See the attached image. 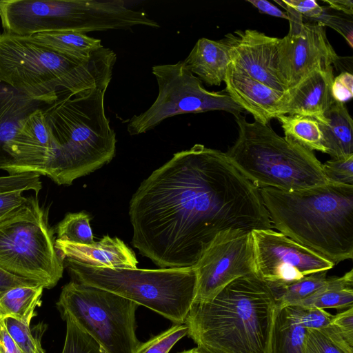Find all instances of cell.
Masks as SVG:
<instances>
[{
  "mask_svg": "<svg viewBox=\"0 0 353 353\" xmlns=\"http://www.w3.org/2000/svg\"><path fill=\"white\" fill-rule=\"evenodd\" d=\"M116 60L114 52L103 46L81 60L57 52L32 36L0 34V81L46 104L61 91L108 87Z\"/></svg>",
  "mask_w": 353,
  "mask_h": 353,
  "instance_id": "obj_4",
  "label": "cell"
},
{
  "mask_svg": "<svg viewBox=\"0 0 353 353\" xmlns=\"http://www.w3.org/2000/svg\"><path fill=\"white\" fill-rule=\"evenodd\" d=\"M327 271L307 275L289 284H268L274 296L277 309L298 305L328 281Z\"/></svg>",
  "mask_w": 353,
  "mask_h": 353,
  "instance_id": "obj_28",
  "label": "cell"
},
{
  "mask_svg": "<svg viewBox=\"0 0 353 353\" xmlns=\"http://www.w3.org/2000/svg\"><path fill=\"white\" fill-rule=\"evenodd\" d=\"M328 327L353 346V307L334 315Z\"/></svg>",
  "mask_w": 353,
  "mask_h": 353,
  "instance_id": "obj_38",
  "label": "cell"
},
{
  "mask_svg": "<svg viewBox=\"0 0 353 353\" xmlns=\"http://www.w3.org/2000/svg\"><path fill=\"white\" fill-rule=\"evenodd\" d=\"M90 219L85 212L68 213L57 225V239L79 244L94 243Z\"/></svg>",
  "mask_w": 353,
  "mask_h": 353,
  "instance_id": "obj_29",
  "label": "cell"
},
{
  "mask_svg": "<svg viewBox=\"0 0 353 353\" xmlns=\"http://www.w3.org/2000/svg\"><path fill=\"white\" fill-rule=\"evenodd\" d=\"M304 353H353V351L335 342L321 330L307 329Z\"/></svg>",
  "mask_w": 353,
  "mask_h": 353,
  "instance_id": "obj_33",
  "label": "cell"
},
{
  "mask_svg": "<svg viewBox=\"0 0 353 353\" xmlns=\"http://www.w3.org/2000/svg\"><path fill=\"white\" fill-rule=\"evenodd\" d=\"M238 137L225 152L259 190L297 191L327 183L314 152L276 134L269 124L234 116Z\"/></svg>",
  "mask_w": 353,
  "mask_h": 353,
  "instance_id": "obj_6",
  "label": "cell"
},
{
  "mask_svg": "<svg viewBox=\"0 0 353 353\" xmlns=\"http://www.w3.org/2000/svg\"><path fill=\"white\" fill-rule=\"evenodd\" d=\"M348 17L346 18L342 17V15L332 14L329 12L328 8L324 6L323 14L314 22L312 23H316L324 27L329 26L333 28L341 34L345 38L349 46L352 48V19H348Z\"/></svg>",
  "mask_w": 353,
  "mask_h": 353,
  "instance_id": "obj_37",
  "label": "cell"
},
{
  "mask_svg": "<svg viewBox=\"0 0 353 353\" xmlns=\"http://www.w3.org/2000/svg\"><path fill=\"white\" fill-rule=\"evenodd\" d=\"M307 330L299 323L293 306L276 308L269 353H304Z\"/></svg>",
  "mask_w": 353,
  "mask_h": 353,
  "instance_id": "obj_23",
  "label": "cell"
},
{
  "mask_svg": "<svg viewBox=\"0 0 353 353\" xmlns=\"http://www.w3.org/2000/svg\"><path fill=\"white\" fill-rule=\"evenodd\" d=\"M219 41L236 67L272 89L288 90L279 70V38L247 29L228 33Z\"/></svg>",
  "mask_w": 353,
  "mask_h": 353,
  "instance_id": "obj_15",
  "label": "cell"
},
{
  "mask_svg": "<svg viewBox=\"0 0 353 353\" xmlns=\"http://www.w3.org/2000/svg\"><path fill=\"white\" fill-rule=\"evenodd\" d=\"M54 246L61 259L70 258L94 267L136 268L137 265L133 251L120 239L108 235L91 244L56 239Z\"/></svg>",
  "mask_w": 353,
  "mask_h": 353,
  "instance_id": "obj_19",
  "label": "cell"
},
{
  "mask_svg": "<svg viewBox=\"0 0 353 353\" xmlns=\"http://www.w3.org/2000/svg\"><path fill=\"white\" fill-rule=\"evenodd\" d=\"M42 188L40 175L34 173L0 176V193L32 190L37 195Z\"/></svg>",
  "mask_w": 353,
  "mask_h": 353,
  "instance_id": "obj_35",
  "label": "cell"
},
{
  "mask_svg": "<svg viewBox=\"0 0 353 353\" xmlns=\"http://www.w3.org/2000/svg\"><path fill=\"white\" fill-rule=\"evenodd\" d=\"M107 86L77 93L61 91L43 109L55 143V156L46 176L70 185L110 163L115 155L116 135L104 108Z\"/></svg>",
  "mask_w": 353,
  "mask_h": 353,
  "instance_id": "obj_5",
  "label": "cell"
},
{
  "mask_svg": "<svg viewBox=\"0 0 353 353\" xmlns=\"http://www.w3.org/2000/svg\"><path fill=\"white\" fill-rule=\"evenodd\" d=\"M296 305L338 310L353 307V270L330 277L325 285Z\"/></svg>",
  "mask_w": 353,
  "mask_h": 353,
  "instance_id": "obj_25",
  "label": "cell"
},
{
  "mask_svg": "<svg viewBox=\"0 0 353 353\" xmlns=\"http://www.w3.org/2000/svg\"><path fill=\"white\" fill-rule=\"evenodd\" d=\"M192 267L196 275L194 301L212 299L234 280L254 273L252 231L219 233Z\"/></svg>",
  "mask_w": 353,
  "mask_h": 353,
  "instance_id": "obj_12",
  "label": "cell"
},
{
  "mask_svg": "<svg viewBox=\"0 0 353 353\" xmlns=\"http://www.w3.org/2000/svg\"><path fill=\"white\" fill-rule=\"evenodd\" d=\"M37 41L63 55L85 60L103 47L101 41L85 33L61 30L32 35Z\"/></svg>",
  "mask_w": 353,
  "mask_h": 353,
  "instance_id": "obj_24",
  "label": "cell"
},
{
  "mask_svg": "<svg viewBox=\"0 0 353 353\" xmlns=\"http://www.w3.org/2000/svg\"><path fill=\"white\" fill-rule=\"evenodd\" d=\"M3 32L32 36L50 31H101L105 21L103 3L96 0H1Z\"/></svg>",
  "mask_w": 353,
  "mask_h": 353,
  "instance_id": "obj_11",
  "label": "cell"
},
{
  "mask_svg": "<svg viewBox=\"0 0 353 353\" xmlns=\"http://www.w3.org/2000/svg\"><path fill=\"white\" fill-rule=\"evenodd\" d=\"M293 307L299 323L306 329L323 330L330 325L334 316L325 310L316 307Z\"/></svg>",
  "mask_w": 353,
  "mask_h": 353,
  "instance_id": "obj_36",
  "label": "cell"
},
{
  "mask_svg": "<svg viewBox=\"0 0 353 353\" xmlns=\"http://www.w3.org/2000/svg\"><path fill=\"white\" fill-rule=\"evenodd\" d=\"M183 61L201 82L219 85L224 81L231 61L226 47L219 40L201 38Z\"/></svg>",
  "mask_w": 353,
  "mask_h": 353,
  "instance_id": "obj_21",
  "label": "cell"
},
{
  "mask_svg": "<svg viewBox=\"0 0 353 353\" xmlns=\"http://www.w3.org/2000/svg\"><path fill=\"white\" fill-rule=\"evenodd\" d=\"M136 303L110 291L73 281L61 290L57 307L92 337L107 353H134Z\"/></svg>",
  "mask_w": 353,
  "mask_h": 353,
  "instance_id": "obj_9",
  "label": "cell"
},
{
  "mask_svg": "<svg viewBox=\"0 0 353 353\" xmlns=\"http://www.w3.org/2000/svg\"><path fill=\"white\" fill-rule=\"evenodd\" d=\"M62 260L72 281L117 294L174 324L185 323L194 301L196 275L193 267L108 268L91 266L70 258Z\"/></svg>",
  "mask_w": 353,
  "mask_h": 353,
  "instance_id": "obj_7",
  "label": "cell"
},
{
  "mask_svg": "<svg viewBox=\"0 0 353 353\" xmlns=\"http://www.w3.org/2000/svg\"><path fill=\"white\" fill-rule=\"evenodd\" d=\"M289 17L288 34L279 39V70L287 89L296 85L303 79L318 69L333 65L337 67L338 56L327 39L324 26L304 22L303 18L281 1Z\"/></svg>",
  "mask_w": 353,
  "mask_h": 353,
  "instance_id": "obj_14",
  "label": "cell"
},
{
  "mask_svg": "<svg viewBox=\"0 0 353 353\" xmlns=\"http://www.w3.org/2000/svg\"><path fill=\"white\" fill-rule=\"evenodd\" d=\"M23 191L0 193V221L19 208L27 199Z\"/></svg>",
  "mask_w": 353,
  "mask_h": 353,
  "instance_id": "obj_41",
  "label": "cell"
},
{
  "mask_svg": "<svg viewBox=\"0 0 353 353\" xmlns=\"http://www.w3.org/2000/svg\"><path fill=\"white\" fill-rule=\"evenodd\" d=\"M276 310L269 285L253 273L209 301H194L184 323L197 345L223 353H269Z\"/></svg>",
  "mask_w": 353,
  "mask_h": 353,
  "instance_id": "obj_2",
  "label": "cell"
},
{
  "mask_svg": "<svg viewBox=\"0 0 353 353\" xmlns=\"http://www.w3.org/2000/svg\"><path fill=\"white\" fill-rule=\"evenodd\" d=\"M188 333V327L185 323L174 324L146 342L141 343L134 353H168Z\"/></svg>",
  "mask_w": 353,
  "mask_h": 353,
  "instance_id": "obj_31",
  "label": "cell"
},
{
  "mask_svg": "<svg viewBox=\"0 0 353 353\" xmlns=\"http://www.w3.org/2000/svg\"><path fill=\"white\" fill-rule=\"evenodd\" d=\"M41 285L35 281L14 275L0 267V295L14 287Z\"/></svg>",
  "mask_w": 353,
  "mask_h": 353,
  "instance_id": "obj_42",
  "label": "cell"
},
{
  "mask_svg": "<svg viewBox=\"0 0 353 353\" xmlns=\"http://www.w3.org/2000/svg\"><path fill=\"white\" fill-rule=\"evenodd\" d=\"M272 228L334 264L353 258V185L259 189Z\"/></svg>",
  "mask_w": 353,
  "mask_h": 353,
  "instance_id": "obj_3",
  "label": "cell"
},
{
  "mask_svg": "<svg viewBox=\"0 0 353 353\" xmlns=\"http://www.w3.org/2000/svg\"><path fill=\"white\" fill-rule=\"evenodd\" d=\"M132 243L161 268L194 266L220 232L272 228L259 190L225 152L195 144L145 179L129 205Z\"/></svg>",
  "mask_w": 353,
  "mask_h": 353,
  "instance_id": "obj_1",
  "label": "cell"
},
{
  "mask_svg": "<svg viewBox=\"0 0 353 353\" xmlns=\"http://www.w3.org/2000/svg\"><path fill=\"white\" fill-rule=\"evenodd\" d=\"M290 8L301 15L304 22H314L323 12L324 6H321L315 0H282Z\"/></svg>",
  "mask_w": 353,
  "mask_h": 353,
  "instance_id": "obj_39",
  "label": "cell"
},
{
  "mask_svg": "<svg viewBox=\"0 0 353 353\" xmlns=\"http://www.w3.org/2000/svg\"><path fill=\"white\" fill-rule=\"evenodd\" d=\"M318 122L326 154L332 159L353 155V121L345 103L334 101Z\"/></svg>",
  "mask_w": 353,
  "mask_h": 353,
  "instance_id": "obj_22",
  "label": "cell"
},
{
  "mask_svg": "<svg viewBox=\"0 0 353 353\" xmlns=\"http://www.w3.org/2000/svg\"><path fill=\"white\" fill-rule=\"evenodd\" d=\"M321 168L329 182L353 185V155L328 160Z\"/></svg>",
  "mask_w": 353,
  "mask_h": 353,
  "instance_id": "obj_34",
  "label": "cell"
},
{
  "mask_svg": "<svg viewBox=\"0 0 353 353\" xmlns=\"http://www.w3.org/2000/svg\"><path fill=\"white\" fill-rule=\"evenodd\" d=\"M152 73L158 84V96L148 109L129 120L130 135L145 133L165 119L182 114L221 110L236 116L245 112L226 92L204 88L183 61L153 65Z\"/></svg>",
  "mask_w": 353,
  "mask_h": 353,
  "instance_id": "obj_10",
  "label": "cell"
},
{
  "mask_svg": "<svg viewBox=\"0 0 353 353\" xmlns=\"http://www.w3.org/2000/svg\"><path fill=\"white\" fill-rule=\"evenodd\" d=\"M334 100L345 103L353 97V75L350 72H341L334 78L332 85Z\"/></svg>",
  "mask_w": 353,
  "mask_h": 353,
  "instance_id": "obj_40",
  "label": "cell"
},
{
  "mask_svg": "<svg viewBox=\"0 0 353 353\" xmlns=\"http://www.w3.org/2000/svg\"><path fill=\"white\" fill-rule=\"evenodd\" d=\"M254 273L268 284H289L334 263L319 253L272 229L252 231Z\"/></svg>",
  "mask_w": 353,
  "mask_h": 353,
  "instance_id": "obj_13",
  "label": "cell"
},
{
  "mask_svg": "<svg viewBox=\"0 0 353 353\" xmlns=\"http://www.w3.org/2000/svg\"><path fill=\"white\" fill-rule=\"evenodd\" d=\"M43 289L41 285H21L4 292L0 295V319L11 316L30 325Z\"/></svg>",
  "mask_w": 353,
  "mask_h": 353,
  "instance_id": "obj_26",
  "label": "cell"
},
{
  "mask_svg": "<svg viewBox=\"0 0 353 353\" xmlns=\"http://www.w3.org/2000/svg\"><path fill=\"white\" fill-rule=\"evenodd\" d=\"M0 351L1 353H23L7 332L1 319L0 320Z\"/></svg>",
  "mask_w": 353,
  "mask_h": 353,
  "instance_id": "obj_44",
  "label": "cell"
},
{
  "mask_svg": "<svg viewBox=\"0 0 353 353\" xmlns=\"http://www.w3.org/2000/svg\"><path fill=\"white\" fill-rule=\"evenodd\" d=\"M333 66L318 69L288 89L285 114L307 116L321 122L335 101L332 92Z\"/></svg>",
  "mask_w": 353,
  "mask_h": 353,
  "instance_id": "obj_18",
  "label": "cell"
},
{
  "mask_svg": "<svg viewBox=\"0 0 353 353\" xmlns=\"http://www.w3.org/2000/svg\"><path fill=\"white\" fill-rule=\"evenodd\" d=\"M42 103L0 81V170L11 175L9 144L27 119L41 108Z\"/></svg>",
  "mask_w": 353,
  "mask_h": 353,
  "instance_id": "obj_20",
  "label": "cell"
},
{
  "mask_svg": "<svg viewBox=\"0 0 353 353\" xmlns=\"http://www.w3.org/2000/svg\"><path fill=\"white\" fill-rule=\"evenodd\" d=\"M178 353H201L198 347H194L190 350H183Z\"/></svg>",
  "mask_w": 353,
  "mask_h": 353,
  "instance_id": "obj_47",
  "label": "cell"
},
{
  "mask_svg": "<svg viewBox=\"0 0 353 353\" xmlns=\"http://www.w3.org/2000/svg\"><path fill=\"white\" fill-rule=\"evenodd\" d=\"M66 323V334L61 353H107L88 334L81 330L71 318L62 316Z\"/></svg>",
  "mask_w": 353,
  "mask_h": 353,
  "instance_id": "obj_30",
  "label": "cell"
},
{
  "mask_svg": "<svg viewBox=\"0 0 353 353\" xmlns=\"http://www.w3.org/2000/svg\"><path fill=\"white\" fill-rule=\"evenodd\" d=\"M247 1L261 13L289 20V17L286 12L282 11L266 0H248Z\"/></svg>",
  "mask_w": 353,
  "mask_h": 353,
  "instance_id": "obj_43",
  "label": "cell"
},
{
  "mask_svg": "<svg viewBox=\"0 0 353 353\" xmlns=\"http://www.w3.org/2000/svg\"><path fill=\"white\" fill-rule=\"evenodd\" d=\"M197 347L201 353H223L220 351L202 345H197Z\"/></svg>",
  "mask_w": 353,
  "mask_h": 353,
  "instance_id": "obj_46",
  "label": "cell"
},
{
  "mask_svg": "<svg viewBox=\"0 0 353 353\" xmlns=\"http://www.w3.org/2000/svg\"><path fill=\"white\" fill-rule=\"evenodd\" d=\"M6 329L23 353H46L40 340L32 334L30 325L11 316L1 319Z\"/></svg>",
  "mask_w": 353,
  "mask_h": 353,
  "instance_id": "obj_32",
  "label": "cell"
},
{
  "mask_svg": "<svg viewBox=\"0 0 353 353\" xmlns=\"http://www.w3.org/2000/svg\"><path fill=\"white\" fill-rule=\"evenodd\" d=\"M323 2L327 3L329 8L341 12L345 15L352 16L353 1L352 0H324Z\"/></svg>",
  "mask_w": 353,
  "mask_h": 353,
  "instance_id": "obj_45",
  "label": "cell"
},
{
  "mask_svg": "<svg viewBox=\"0 0 353 353\" xmlns=\"http://www.w3.org/2000/svg\"><path fill=\"white\" fill-rule=\"evenodd\" d=\"M285 137L311 151L326 153L318 121L310 117L299 114L279 116Z\"/></svg>",
  "mask_w": 353,
  "mask_h": 353,
  "instance_id": "obj_27",
  "label": "cell"
},
{
  "mask_svg": "<svg viewBox=\"0 0 353 353\" xmlns=\"http://www.w3.org/2000/svg\"><path fill=\"white\" fill-rule=\"evenodd\" d=\"M43 210L33 196L0 221V267L50 289L62 278L59 255Z\"/></svg>",
  "mask_w": 353,
  "mask_h": 353,
  "instance_id": "obj_8",
  "label": "cell"
},
{
  "mask_svg": "<svg viewBox=\"0 0 353 353\" xmlns=\"http://www.w3.org/2000/svg\"><path fill=\"white\" fill-rule=\"evenodd\" d=\"M55 151L51 130L43 109L39 108L27 119L9 144L11 175L34 173L46 176Z\"/></svg>",
  "mask_w": 353,
  "mask_h": 353,
  "instance_id": "obj_16",
  "label": "cell"
},
{
  "mask_svg": "<svg viewBox=\"0 0 353 353\" xmlns=\"http://www.w3.org/2000/svg\"><path fill=\"white\" fill-rule=\"evenodd\" d=\"M225 92L245 112L250 113L254 121L262 124L285 114L288 91L272 89L252 79L231 61L223 81Z\"/></svg>",
  "mask_w": 353,
  "mask_h": 353,
  "instance_id": "obj_17",
  "label": "cell"
}]
</instances>
